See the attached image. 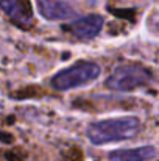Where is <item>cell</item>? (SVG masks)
<instances>
[{"label": "cell", "mask_w": 159, "mask_h": 161, "mask_svg": "<svg viewBox=\"0 0 159 161\" xmlns=\"http://www.w3.org/2000/svg\"><path fill=\"white\" fill-rule=\"evenodd\" d=\"M100 75V67L95 63L81 61L61 72L52 78V86L58 91H67L94 81Z\"/></svg>", "instance_id": "cell-2"}, {"label": "cell", "mask_w": 159, "mask_h": 161, "mask_svg": "<svg viewBox=\"0 0 159 161\" xmlns=\"http://www.w3.org/2000/svg\"><path fill=\"white\" fill-rule=\"evenodd\" d=\"M155 27H156V30L159 31V14L156 16V19H155Z\"/></svg>", "instance_id": "cell-8"}, {"label": "cell", "mask_w": 159, "mask_h": 161, "mask_svg": "<svg viewBox=\"0 0 159 161\" xmlns=\"http://www.w3.org/2000/svg\"><path fill=\"white\" fill-rule=\"evenodd\" d=\"M0 9L19 27L31 25V9L27 0H0Z\"/></svg>", "instance_id": "cell-4"}, {"label": "cell", "mask_w": 159, "mask_h": 161, "mask_svg": "<svg viewBox=\"0 0 159 161\" xmlns=\"http://www.w3.org/2000/svg\"><path fill=\"white\" fill-rule=\"evenodd\" d=\"M39 13L49 20H62L73 16V8L64 0H36Z\"/></svg>", "instance_id": "cell-5"}, {"label": "cell", "mask_w": 159, "mask_h": 161, "mask_svg": "<svg viewBox=\"0 0 159 161\" xmlns=\"http://www.w3.org/2000/svg\"><path fill=\"white\" fill-rule=\"evenodd\" d=\"M151 80V74L148 69L137 64H123L119 66L106 80V86L112 91H133L139 86L147 85Z\"/></svg>", "instance_id": "cell-3"}, {"label": "cell", "mask_w": 159, "mask_h": 161, "mask_svg": "<svg viewBox=\"0 0 159 161\" xmlns=\"http://www.w3.org/2000/svg\"><path fill=\"white\" fill-rule=\"evenodd\" d=\"M158 155L153 146H142L136 149H119L109 152V161H150Z\"/></svg>", "instance_id": "cell-6"}, {"label": "cell", "mask_w": 159, "mask_h": 161, "mask_svg": "<svg viewBox=\"0 0 159 161\" xmlns=\"http://www.w3.org/2000/svg\"><path fill=\"white\" fill-rule=\"evenodd\" d=\"M139 130L136 117H115L94 122L87 127V136L94 144H106L133 138Z\"/></svg>", "instance_id": "cell-1"}, {"label": "cell", "mask_w": 159, "mask_h": 161, "mask_svg": "<svg viewBox=\"0 0 159 161\" xmlns=\"http://www.w3.org/2000/svg\"><path fill=\"white\" fill-rule=\"evenodd\" d=\"M102 27H103V19L100 16H97V14H91V16L81 17V19L72 22V25H70L72 31L81 39L95 38L100 33Z\"/></svg>", "instance_id": "cell-7"}]
</instances>
